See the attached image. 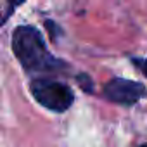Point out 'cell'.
I'll list each match as a JSON object with an SVG mask.
<instances>
[{
	"instance_id": "obj_7",
	"label": "cell",
	"mask_w": 147,
	"mask_h": 147,
	"mask_svg": "<svg viewBox=\"0 0 147 147\" xmlns=\"http://www.w3.org/2000/svg\"><path fill=\"white\" fill-rule=\"evenodd\" d=\"M140 147H147V144H144V145H140Z\"/></svg>"
},
{
	"instance_id": "obj_1",
	"label": "cell",
	"mask_w": 147,
	"mask_h": 147,
	"mask_svg": "<svg viewBox=\"0 0 147 147\" xmlns=\"http://www.w3.org/2000/svg\"><path fill=\"white\" fill-rule=\"evenodd\" d=\"M12 50L26 71L50 73L62 67V61L55 59L47 50L42 35L31 26H18L14 30Z\"/></svg>"
},
{
	"instance_id": "obj_2",
	"label": "cell",
	"mask_w": 147,
	"mask_h": 147,
	"mask_svg": "<svg viewBox=\"0 0 147 147\" xmlns=\"http://www.w3.org/2000/svg\"><path fill=\"white\" fill-rule=\"evenodd\" d=\"M31 94L36 99L38 104H42L45 109L54 113H62L71 107L75 100L73 90L55 80L50 78H36L31 82Z\"/></svg>"
},
{
	"instance_id": "obj_5",
	"label": "cell",
	"mask_w": 147,
	"mask_h": 147,
	"mask_svg": "<svg viewBox=\"0 0 147 147\" xmlns=\"http://www.w3.org/2000/svg\"><path fill=\"white\" fill-rule=\"evenodd\" d=\"M133 64L147 76V59H133Z\"/></svg>"
},
{
	"instance_id": "obj_3",
	"label": "cell",
	"mask_w": 147,
	"mask_h": 147,
	"mask_svg": "<svg viewBox=\"0 0 147 147\" xmlns=\"http://www.w3.org/2000/svg\"><path fill=\"white\" fill-rule=\"evenodd\" d=\"M145 87L126 80V78H113L111 82L106 83L104 87V95L107 100L116 102V104H123V106H131L135 102H138L140 99L145 97Z\"/></svg>"
},
{
	"instance_id": "obj_4",
	"label": "cell",
	"mask_w": 147,
	"mask_h": 147,
	"mask_svg": "<svg viewBox=\"0 0 147 147\" xmlns=\"http://www.w3.org/2000/svg\"><path fill=\"white\" fill-rule=\"evenodd\" d=\"M78 82H80V85L83 87V90H85V92H92V88H94V83H92L90 76H87V75H82V76H78Z\"/></svg>"
},
{
	"instance_id": "obj_6",
	"label": "cell",
	"mask_w": 147,
	"mask_h": 147,
	"mask_svg": "<svg viewBox=\"0 0 147 147\" xmlns=\"http://www.w3.org/2000/svg\"><path fill=\"white\" fill-rule=\"evenodd\" d=\"M24 2H26V0H9V5H11V9L14 11L16 7H19V5L24 4Z\"/></svg>"
}]
</instances>
